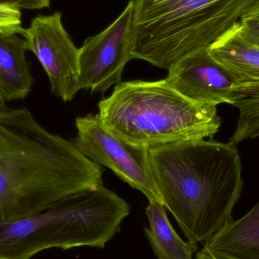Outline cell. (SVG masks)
<instances>
[{
	"label": "cell",
	"instance_id": "obj_2",
	"mask_svg": "<svg viewBox=\"0 0 259 259\" xmlns=\"http://www.w3.org/2000/svg\"><path fill=\"white\" fill-rule=\"evenodd\" d=\"M149 158L163 205L188 242L206 243L233 220L243 187L237 145L180 142L151 148Z\"/></svg>",
	"mask_w": 259,
	"mask_h": 259
},
{
	"label": "cell",
	"instance_id": "obj_14",
	"mask_svg": "<svg viewBox=\"0 0 259 259\" xmlns=\"http://www.w3.org/2000/svg\"><path fill=\"white\" fill-rule=\"evenodd\" d=\"M232 106L239 109L240 115L230 141L237 145L259 137V79L240 82L234 90Z\"/></svg>",
	"mask_w": 259,
	"mask_h": 259
},
{
	"label": "cell",
	"instance_id": "obj_19",
	"mask_svg": "<svg viewBox=\"0 0 259 259\" xmlns=\"http://www.w3.org/2000/svg\"><path fill=\"white\" fill-rule=\"evenodd\" d=\"M195 259H211L210 258L208 254L203 249H201L197 254H196Z\"/></svg>",
	"mask_w": 259,
	"mask_h": 259
},
{
	"label": "cell",
	"instance_id": "obj_5",
	"mask_svg": "<svg viewBox=\"0 0 259 259\" xmlns=\"http://www.w3.org/2000/svg\"><path fill=\"white\" fill-rule=\"evenodd\" d=\"M47 211L54 248L67 250L81 246L103 249L120 232L131 208L116 193L99 185L70 195Z\"/></svg>",
	"mask_w": 259,
	"mask_h": 259
},
{
	"label": "cell",
	"instance_id": "obj_13",
	"mask_svg": "<svg viewBox=\"0 0 259 259\" xmlns=\"http://www.w3.org/2000/svg\"><path fill=\"white\" fill-rule=\"evenodd\" d=\"M165 207L159 202H149L146 214L149 229L145 228L154 253L158 259H193L197 244L184 242L167 219Z\"/></svg>",
	"mask_w": 259,
	"mask_h": 259
},
{
	"label": "cell",
	"instance_id": "obj_16",
	"mask_svg": "<svg viewBox=\"0 0 259 259\" xmlns=\"http://www.w3.org/2000/svg\"><path fill=\"white\" fill-rule=\"evenodd\" d=\"M248 39L259 45V0L239 21Z\"/></svg>",
	"mask_w": 259,
	"mask_h": 259
},
{
	"label": "cell",
	"instance_id": "obj_20",
	"mask_svg": "<svg viewBox=\"0 0 259 259\" xmlns=\"http://www.w3.org/2000/svg\"><path fill=\"white\" fill-rule=\"evenodd\" d=\"M6 108H7V106H6V102L0 97V110L6 109Z\"/></svg>",
	"mask_w": 259,
	"mask_h": 259
},
{
	"label": "cell",
	"instance_id": "obj_17",
	"mask_svg": "<svg viewBox=\"0 0 259 259\" xmlns=\"http://www.w3.org/2000/svg\"><path fill=\"white\" fill-rule=\"evenodd\" d=\"M0 6L21 9H42L50 7V0H0Z\"/></svg>",
	"mask_w": 259,
	"mask_h": 259
},
{
	"label": "cell",
	"instance_id": "obj_12",
	"mask_svg": "<svg viewBox=\"0 0 259 259\" xmlns=\"http://www.w3.org/2000/svg\"><path fill=\"white\" fill-rule=\"evenodd\" d=\"M203 248L234 258L259 259V201L243 217L218 231Z\"/></svg>",
	"mask_w": 259,
	"mask_h": 259
},
{
	"label": "cell",
	"instance_id": "obj_15",
	"mask_svg": "<svg viewBox=\"0 0 259 259\" xmlns=\"http://www.w3.org/2000/svg\"><path fill=\"white\" fill-rule=\"evenodd\" d=\"M21 23L20 9L0 6V33L23 35L25 29Z\"/></svg>",
	"mask_w": 259,
	"mask_h": 259
},
{
	"label": "cell",
	"instance_id": "obj_3",
	"mask_svg": "<svg viewBox=\"0 0 259 259\" xmlns=\"http://www.w3.org/2000/svg\"><path fill=\"white\" fill-rule=\"evenodd\" d=\"M98 107L99 117L109 131L148 149L212 138L222 124L217 106L191 101L164 79L121 81Z\"/></svg>",
	"mask_w": 259,
	"mask_h": 259
},
{
	"label": "cell",
	"instance_id": "obj_8",
	"mask_svg": "<svg viewBox=\"0 0 259 259\" xmlns=\"http://www.w3.org/2000/svg\"><path fill=\"white\" fill-rule=\"evenodd\" d=\"M23 36L27 51L33 53L45 70L52 93L65 103L71 101L79 91L80 50L64 27L62 14L36 16Z\"/></svg>",
	"mask_w": 259,
	"mask_h": 259
},
{
	"label": "cell",
	"instance_id": "obj_1",
	"mask_svg": "<svg viewBox=\"0 0 259 259\" xmlns=\"http://www.w3.org/2000/svg\"><path fill=\"white\" fill-rule=\"evenodd\" d=\"M103 171L26 108L0 110V222L42 212L70 195L103 185Z\"/></svg>",
	"mask_w": 259,
	"mask_h": 259
},
{
	"label": "cell",
	"instance_id": "obj_6",
	"mask_svg": "<svg viewBox=\"0 0 259 259\" xmlns=\"http://www.w3.org/2000/svg\"><path fill=\"white\" fill-rule=\"evenodd\" d=\"M75 124L74 144L85 157L109 167L120 179L143 193L149 202L163 205L151 170L149 149L131 144L109 131L98 115L79 117Z\"/></svg>",
	"mask_w": 259,
	"mask_h": 259
},
{
	"label": "cell",
	"instance_id": "obj_18",
	"mask_svg": "<svg viewBox=\"0 0 259 259\" xmlns=\"http://www.w3.org/2000/svg\"><path fill=\"white\" fill-rule=\"evenodd\" d=\"M204 250L208 254L210 258L211 259H237L232 258V257L227 256V255H222V254L215 253V252H210V251L206 250V249H204Z\"/></svg>",
	"mask_w": 259,
	"mask_h": 259
},
{
	"label": "cell",
	"instance_id": "obj_7",
	"mask_svg": "<svg viewBox=\"0 0 259 259\" xmlns=\"http://www.w3.org/2000/svg\"><path fill=\"white\" fill-rule=\"evenodd\" d=\"M132 21L131 0L109 27L84 41L79 49V91L103 94L121 83L124 67L132 59Z\"/></svg>",
	"mask_w": 259,
	"mask_h": 259
},
{
	"label": "cell",
	"instance_id": "obj_4",
	"mask_svg": "<svg viewBox=\"0 0 259 259\" xmlns=\"http://www.w3.org/2000/svg\"><path fill=\"white\" fill-rule=\"evenodd\" d=\"M257 1L131 0V57L168 71L206 50Z\"/></svg>",
	"mask_w": 259,
	"mask_h": 259
},
{
	"label": "cell",
	"instance_id": "obj_10",
	"mask_svg": "<svg viewBox=\"0 0 259 259\" xmlns=\"http://www.w3.org/2000/svg\"><path fill=\"white\" fill-rule=\"evenodd\" d=\"M27 51L25 39L0 33V97L6 103L24 100L31 91L33 78Z\"/></svg>",
	"mask_w": 259,
	"mask_h": 259
},
{
	"label": "cell",
	"instance_id": "obj_9",
	"mask_svg": "<svg viewBox=\"0 0 259 259\" xmlns=\"http://www.w3.org/2000/svg\"><path fill=\"white\" fill-rule=\"evenodd\" d=\"M165 81L195 103L217 106L233 104L240 80L203 50L183 59L168 70Z\"/></svg>",
	"mask_w": 259,
	"mask_h": 259
},
{
	"label": "cell",
	"instance_id": "obj_11",
	"mask_svg": "<svg viewBox=\"0 0 259 259\" xmlns=\"http://www.w3.org/2000/svg\"><path fill=\"white\" fill-rule=\"evenodd\" d=\"M207 51L240 82L259 79V45L246 37L240 22L213 42Z\"/></svg>",
	"mask_w": 259,
	"mask_h": 259
}]
</instances>
